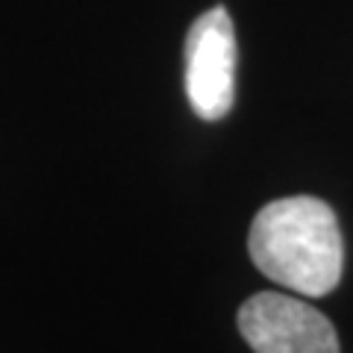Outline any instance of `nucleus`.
<instances>
[{
	"mask_svg": "<svg viewBox=\"0 0 353 353\" xmlns=\"http://www.w3.org/2000/svg\"><path fill=\"white\" fill-rule=\"evenodd\" d=\"M185 94L203 121H221L233 109L236 30L224 6L203 12L185 36Z\"/></svg>",
	"mask_w": 353,
	"mask_h": 353,
	"instance_id": "obj_2",
	"label": "nucleus"
},
{
	"mask_svg": "<svg viewBox=\"0 0 353 353\" xmlns=\"http://www.w3.org/2000/svg\"><path fill=\"white\" fill-rule=\"evenodd\" d=\"M248 250L265 277L306 297L330 294L345 268L336 212L309 194L280 197L262 206L250 224Z\"/></svg>",
	"mask_w": 353,
	"mask_h": 353,
	"instance_id": "obj_1",
	"label": "nucleus"
},
{
	"mask_svg": "<svg viewBox=\"0 0 353 353\" xmlns=\"http://www.w3.org/2000/svg\"><path fill=\"white\" fill-rule=\"evenodd\" d=\"M239 330L256 353H339L336 330L315 306L280 292H259L239 309Z\"/></svg>",
	"mask_w": 353,
	"mask_h": 353,
	"instance_id": "obj_3",
	"label": "nucleus"
}]
</instances>
